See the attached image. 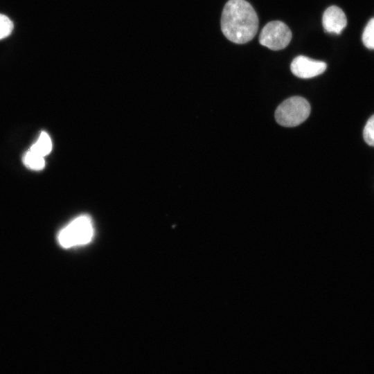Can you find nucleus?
<instances>
[{
	"label": "nucleus",
	"mask_w": 374,
	"mask_h": 374,
	"mask_svg": "<svg viewBox=\"0 0 374 374\" xmlns=\"http://www.w3.org/2000/svg\"><path fill=\"white\" fill-rule=\"evenodd\" d=\"M94 234L93 222L89 215H82L71 221L57 235L59 244L71 248L88 244Z\"/></svg>",
	"instance_id": "2"
},
{
	"label": "nucleus",
	"mask_w": 374,
	"mask_h": 374,
	"mask_svg": "<svg viewBox=\"0 0 374 374\" xmlns=\"http://www.w3.org/2000/svg\"><path fill=\"white\" fill-rule=\"evenodd\" d=\"M258 17L252 6L245 0H229L221 17L224 35L235 44H245L256 35Z\"/></svg>",
	"instance_id": "1"
},
{
	"label": "nucleus",
	"mask_w": 374,
	"mask_h": 374,
	"mask_svg": "<svg viewBox=\"0 0 374 374\" xmlns=\"http://www.w3.org/2000/svg\"><path fill=\"white\" fill-rule=\"evenodd\" d=\"M362 42L368 48L374 49V18L366 26L362 35Z\"/></svg>",
	"instance_id": "9"
},
{
	"label": "nucleus",
	"mask_w": 374,
	"mask_h": 374,
	"mask_svg": "<svg viewBox=\"0 0 374 374\" xmlns=\"http://www.w3.org/2000/svg\"><path fill=\"white\" fill-rule=\"evenodd\" d=\"M13 29V24L6 15L0 14V39L8 36Z\"/></svg>",
	"instance_id": "11"
},
{
	"label": "nucleus",
	"mask_w": 374,
	"mask_h": 374,
	"mask_svg": "<svg viewBox=\"0 0 374 374\" xmlns=\"http://www.w3.org/2000/svg\"><path fill=\"white\" fill-rule=\"evenodd\" d=\"M30 150L43 157L48 154L52 150V142L48 134L42 132L37 142L31 146Z\"/></svg>",
	"instance_id": "7"
},
{
	"label": "nucleus",
	"mask_w": 374,
	"mask_h": 374,
	"mask_svg": "<svg viewBox=\"0 0 374 374\" xmlns=\"http://www.w3.org/2000/svg\"><path fill=\"white\" fill-rule=\"evenodd\" d=\"M310 113V105L308 100L301 96H293L278 105L275 119L282 126L295 127L304 122Z\"/></svg>",
	"instance_id": "3"
},
{
	"label": "nucleus",
	"mask_w": 374,
	"mask_h": 374,
	"mask_svg": "<svg viewBox=\"0 0 374 374\" xmlns=\"http://www.w3.org/2000/svg\"><path fill=\"white\" fill-rule=\"evenodd\" d=\"M44 157L33 152L30 149L25 154L24 163L25 166L34 170H40L44 168Z\"/></svg>",
	"instance_id": "8"
},
{
	"label": "nucleus",
	"mask_w": 374,
	"mask_h": 374,
	"mask_svg": "<svg viewBox=\"0 0 374 374\" xmlns=\"http://www.w3.org/2000/svg\"><path fill=\"white\" fill-rule=\"evenodd\" d=\"M365 142L371 146H374V115L368 120L363 131Z\"/></svg>",
	"instance_id": "10"
},
{
	"label": "nucleus",
	"mask_w": 374,
	"mask_h": 374,
	"mask_svg": "<svg viewBox=\"0 0 374 374\" xmlns=\"http://www.w3.org/2000/svg\"><path fill=\"white\" fill-rule=\"evenodd\" d=\"M327 67L326 63L312 60L303 55L296 57L292 62L290 69L292 73L301 78H311L323 73Z\"/></svg>",
	"instance_id": "5"
},
{
	"label": "nucleus",
	"mask_w": 374,
	"mask_h": 374,
	"mask_svg": "<svg viewBox=\"0 0 374 374\" xmlns=\"http://www.w3.org/2000/svg\"><path fill=\"white\" fill-rule=\"evenodd\" d=\"M322 24L326 32L340 34L347 24L346 15L340 8L331 6L323 12Z\"/></svg>",
	"instance_id": "6"
},
{
	"label": "nucleus",
	"mask_w": 374,
	"mask_h": 374,
	"mask_svg": "<svg viewBox=\"0 0 374 374\" xmlns=\"http://www.w3.org/2000/svg\"><path fill=\"white\" fill-rule=\"evenodd\" d=\"M291 39L292 32L290 28L280 21L267 23L259 35L260 44L274 51L285 48Z\"/></svg>",
	"instance_id": "4"
}]
</instances>
